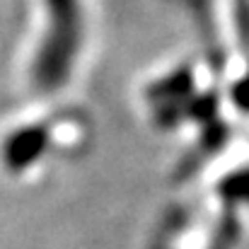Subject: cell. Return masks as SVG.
Returning <instances> with one entry per match:
<instances>
[{"label": "cell", "instance_id": "1", "mask_svg": "<svg viewBox=\"0 0 249 249\" xmlns=\"http://www.w3.org/2000/svg\"><path fill=\"white\" fill-rule=\"evenodd\" d=\"M46 2V34L41 49L34 56L32 83L39 92H53L63 87L83 39L80 0H44Z\"/></svg>", "mask_w": 249, "mask_h": 249}, {"label": "cell", "instance_id": "4", "mask_svg": "<svg viewBox=\"0 0 249 249\" xmlns=\"http://www.w3.org/2000/svg\"><path fill=\"white\" fill-rule=\"evenodd\" d=\"M235 102H237L240 109L249 111V75H245L235 87Z\"/></svg>", "mask_w": 249, "mask_h": 249}, {"label": "cell", "instance_id": "2", "mask_svg": "<svg viewBox=\"0 0 249 249\" xmlns=\"http://www.w3.org/2000/svg\"><path fill=\"white\" fill-rule=\"evenodd\" d=\"M46 148H49V128L46 126H24L7 136V141L2 145V160H5L7 169L22 172L34 162H39V158L44 155Z\"/></svg>", "mask_w": 249, "mask_h": 249}, {"label": "cell", "instance_id": "3", "mask_svg": "<svg viewBox=\"0 0 249 249\" xmlns=\"http://www.w3.org/2000/svg\"><path fill=\"white\" fill-rule=\"evenodd\" d=\"M220 196L230 206H249V169H237L228 174L220 184Z\"/></svg>", "mask_w": 249, "mask_h": 249}]
</instances>
